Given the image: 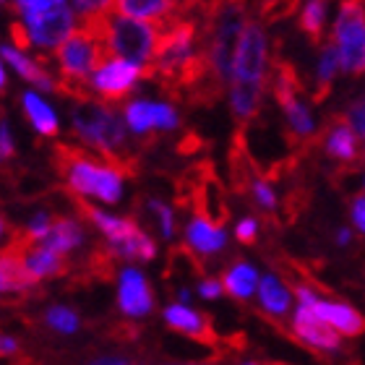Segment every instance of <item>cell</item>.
<instances>
[{"label": "cell", "instance_id": "6da1fadb", "mask_svg": "<svg viewBox=\"0 0 365 365\" xmlns=\"http://www.w3.org/2000/svg\"><path fill=\"white\" fill-rule=\"evenodd\" d=\"M58 168L76 196H91L102 204H118L123 196V173L115 162H99L81 149L58 146Z\"/></svg>", "mask_w": 365, "mask_h": 365}, {"label": "cell", "instance_id": "7a4b0ae2", "mask_svg": "<svg viewBox=\"0 0 365 365\" xmlns=\"http://www.w3.org/2000/svg\"><path fill=\"white\" fill-rule=\"evenodd\" d=\"M73 130L89 149L105 154L107 160L120 165L128 160V136H125V123L113 107L94 105L84 99V105L73 113Z\"/></svg>", "mask_w": 365, "mask_h": 365}, {"label": "cell", "instance_id": "3957f363", "mask_svg": "<svg viewBox=\"0 0 365 365\" xmlns=\"http://www.w3.org/2000/svg\"><path fill=\"white\" fill-rule=\"evenodd\" d=\"M107 58L105 39L89 29H81L71 34L55 55L58 71H61V91L73 94L78 99H89V91L84 89L91 78L94 68Z\"/></svg>", "mask_w": 365, "mask_h": 365}, {"label": "cell", "instance_id": "277c9868", "mask_svg": "<svg viewBox=\"0 0 365 365\" xmlns=\"http://www.w3.org/2000/svg\"><path fill=\"white\" fill-rule=\"evenodd\" d=\"M102 39H105L107 53L149 68L160 45V29L157 24L146 19L110 14L102 21Z\"/></svg>", "mask_w": 365, "mask_h": 365}, {"label": "cell", "instance_id": "5b68a950", "mask_svg": "<svg viewBox=\"0 0 365 365\" xmlns=\"http://www.w3.org/2000/svg\"><path fill=\"white\" fill-rule=\"evenodd\" d=\"M21 24L31 47L58 50L76 31V11L71 0H37L34 6L24 8Z\"/></svg>", "mask_w": 365, "mask_h": 365}, {"label": "cell", "instance_id": "8992f818", "mask_svg": "<svg viewBox=\"0 0 365 365\" xmlns=\"http://www.w3.org/2000/svg\"><path fill=\"white\" fill-rule=\"evenodd\" d=\"M342 73L360 76L365 73V3L363 0H342L336 8L334 26H331Z\"/></svg>", "mask_w": 365, "mask_h": 365}, {"label": "cell", "instance_id": "52a82bcc", "mask_svg": "<svg viewBox=\"0 0 365 365\" xmlns=\"http://www.w3.org/2000/svg\"><path fill=\"white\" fill-rule=\"evenodd\" d=\"M269 71V39L259 21H248L240 31V39L232 55L230 84H256L264 86ZM227 84V86H230Z\"/></svg>", "mask_w": 365, "mask_h": 365}, {"label": "cell", "instance_id": "ba28073f", "mask_svg": "<svg viewBox=\"0 0 365 365\" xmlns=\"http://www.w3.org/2000/svg\"><path fill=\"white\" fill-rule=\"evenodd\" d=\"M141 76H144V66L113 55V58H105L94 68V73L89 78V86L105 102H120L123 97H128L130 91H133V86L138 84Z\"/></svg>", "mask_w": 365, "mask_h": 365}, {"label": "cell", "instance_id": "9c48e42d", "mask_svg": "<svg viewBox=\"0 0 365 365\" xmlns=\"http://www.w3.org/2000/svg\"><path fill=\"white\" fill-rule=\"evenodd\" d=\"M274 94H277V102H279L282 113H284L289 133L295 138L316 136V130H319L316 115H313L311 105L300 97V89H297V84L292 81L289 71H279V76L274 81Z\"/></svg>", "mask_w": 365, "mask_h": 365}, {"label": "cell", "instance_id": "30bf717a", "mask_svg": "<svg viewBox=\"0 0 365 365\" xmlns=\"http://www.w3.org/2000/svg\"><path fill=\"white\" fill-rule=\"evenodd\" d=\"M289 327H292V334H295L297 342L305 344L308 350L321 352V355H336V352L342 350L344 336L329 327L327 321H321L308 305L297 303L292 308Z\"/></svg>", "mask_w": 365, "mask_h": 365}, {"label": "cell", "instance_id": "8fae6325", "mask_svg": "<svg viewBox=\"0 0 365 365\" xmlns=\"http://www.w3.org/2000/svg\"><path fill=\"white\" fill-rule=\"evenodd\" d=\"M300 305H308L321 321H327L329 327L339 331L342 336L347 339H355V336L365 334V316L350 303H342V300H329L319 292V295L313 297L311 303H300Z\"/></svg>", "mask_w": 365, "mask_h": 365}, {"label": "cell", "instance_id": "7c38bea8", "mask_svg": "<svg viewBox=\"0 0 365 365\" xmlns=\"http://www.w3.org/2000/svg\"><path fill=\"white\" fill-rule=\"evenodd\" d=\"M118 305H120L123 316H128V319H144L152 313V287L138 269H123L118 277Z\"/></svg>", "mask_w": 365, "mask_h": 365}, {"label": "cell", "instance_id": "4fadbf2b", "mask_svg": "<svg viewBox=\"0 0 365 365\" xmlns=\"http://www.w3.org/2000/svg\"><path fill=\"white\" fill-rule=\"evenodd\" d=\"M185 243L198 256H214L227 245V232L222 227V222L212 220L209 214L198 212L190 217L188 227H185Z\"/></svg>", "mask_w": 365, "mask_h": 365}, {"label": "cell", "instance_id": "5bb4252c", "mask_svg": "<svg viewBox=\"0 0 365 365\" xmlns=\"http://www.w3.org/2000/svg\"><path fill=\"white\" fill-rule=\"evenodd\" d=\"M256 297H259L261 311L267 313L269 319H287L292 316V308H295V292L292 287L284 284L279 274H264L259 279V289H256Z\"/></svg>", "mask_w": 365, "mask_h": 365}, {"label": "cell", "instance_id": "9a60e30c", "mask_svg": "<svg viewBox=\"0 0 365 365\" xmlns=\"http://www.w3.org/2000/svg\"><path fill=\"white\" fill-rule=\"evenodd\" d=\"M324 152L334 162L352 165V162H358L360 154H363V138L355 133V128H352L347 120H336V123H331L329 130L324 133Z\"/></svg>", "mask_w": 365, "mask_h": 365}, {"label": "cell", "instance_id": "2e32d148", "mask_svg": "<svg viewBox=\"0 0 365 365\" xmlns=\"http://www.w3.org/2000/svg\"><path fill=\"white\" fill-rule=\"evenodd\" d=\"M37 282L24 261V253L14 245H6L0 253V292H26L37 287Z\"/></svg>", "mask_w": 365, "mask_h": 365}, {"label": "cell", "instance_id": "e0dca14e", "mask_svg": "<svg viewBox=\"0 0 365 365\" xmlns=\"http://www.w3.org/2000/svg\"><path fill=\"white\" fill-rule=\"evenodd\" d=\"M19 248V245H14ZM24 253V261H26V267L29 272L37 277V279H45V277H58V274H66L68 264H66V253H58L53 248H45V245L39 243H31V245H24L19 248Z\"/></svg>", "mask_w": 365, "mask_h": 365}, {"label": "cell", "instance_id": "ac0fdd59", "mask_svg": "<svg viewBox=\"0 0 365 365\" xmlns=\"http://www.w3.org/2000/svg\"><path fill=\"white\" fill-rule=\"evenodd\" d=\"M165 321H168L175 331L193 336V339H212L214 336L209 321H206L198 311H193L188 303L168 305V308H165Z\"/></svg>", "mask_w": 365, "mask_h": 365}, {"label": "cell", "instance_id": "d6986e66", "mask_svg": "<svg viewBox=\"0 0 365 365\" xmlns=\"http://www.w3.org/2000/svg\"><path fill=\"white\" fill-rule=\"evenodd\" d=\"M0 58H3L8 66H14V71L24 78V81H29V84L39 86L42 91H53L55 89V81L50 78V73H47L39 63H34L31 58H26V55L21 53V47L3 45V47H0Z\"/></svg>", "mask_w": 365, "mask_h": 365}, {"label": "cell", "instance_id": "ffe728a7", "mask_svg": "<svg viewBox=\"0 0 365 365\" xmlns=\"http://www.w3.org/2000/svg\"><path fill=\"white\" fill-rule=\"evenodd\" d=\"M21 105H24V115L29 118L31 128L37 130L39 136H55L61 130V123H58L55 110L39 97L37 91H24Z\"/></svg>", "mask_w": 365, "mask_h": 365}, {"label": "cell", "instance_id": "44dd1931", "mask_svg": "<svg viewBox=\"0 0 365 365\" xmlns=\"http://www.w3.org/2000/svg\"><path fill=\"white\" fill-rule=\"evenodd\" d=\"M84 243V227L78 225L76 220H68V217H61V220H53L47 235L39 240V245L45 248H53L58 253H68L73 248Z\"/></svg>", "mask_w": 365, "mask_h": 365}, {"label": "cell", "instance_id": "7402d4cb", "mask_svg": "<svg viewBox=\"0 0 365 365\" xmlns=\"http://www.w3.org/2000/svg\"><path fill=\"white\" fill-rule=\"evenodd\" d=\"M84 214L94 222V227L107 237V243H123L125 237H130L138 230V225L133 220H125V217H115V214H107L102 209H94V206L84 204Z\"/></svg>", "mask_w": 365, "mask_h": 365}, {"label": "cell", "instance_id": "603a6c76", "mask_svg": "<svg viewBox=\"0 0 365 365\" xmlns=\"http://www.w3.org/2000/svg\"><path fill=\"white\" fill-rule=\"evenodd\" d=\"M259 279H261V274L253 264H248V261H237V264H232V267L227 269L222 284H225V289H227L232 297H237V300H248V297L256 295Z\"/></svg>", "mask_w": 365, "mask_h": 365}, {"label": "cell", "instance_id": "cb8c5ba5", "mask_svg": "<svg viewBox=\"0 0 365 365\" xmlns=\"http://www.w3.org/2000/svg\"><path fill=\"white\" fill-rule=\"evenodd\" d=\"M264 99V86L256 84H230V107L240 123L253 120L261 110Z\"/></svg>", "mask_w": 365, "mask_h": 365}, {"label": "cell", "instance_id": "d4e9b609", "mask_svg": "<svg viewBox=\"0 0 365 365\" xmlns=\"http://www.w3.org/2000/svg\"><path fill=\"white\" fill-rule=\"evenodd\" d=\"M110 251H113L115 256H123V259H128V261H152L154 256H157V245H154V240L146 235V232L136 230V232L130 237H125L123 243L110 245Z\"/></svg>", "mask_w": 365, "mask_h": 365}, {"label": "cell", "instance_id": "484cf974", "mask_svg": "<svg viewBox=\"0 0 365 365\" xmlns=\"http://www.w3.org/2000/svg\"><path fill=\"white\" fill-rule=\"evenodd\" d=\"M339 73H342V61H339L334 42H329V45L321 47L319 61H316V89L327 91L336 81Z\"/></svg>", "mask_w": 365, "mask_h": 365}, {"label": "cell", "instance_id": "4316f807", "mask_svg": "<svg viewBox=\"0 0 365 365\" xmlns=\"http://www.w3.org/2000/svg\"><path fill=\"white\" fill-rule=\"evenodd\" d=\"M329 21V0H305L300 11V26L308 37L321 39Z\"/></svg>", "mask_w": 365, "mask_h": 365}, {"label": "cell", "instance_id": "83f0119b", "mask_svg": "<svg viewBox=\"0 0 365 365\" xmlns=\"http://www.w3.org/2000/svg\"><path fill=\"white\" fill-rule=\"evenodd\" d=\"M125 125L133 133L144 136L149 130H154V102L149 99H136L125 105Z\"/></svg>", "mask_w": 365, "mask_h": 365}, {"label": "cell", "instance_id": "f1b7e54d", "mask_svg": "<svg viewBox=\"0 0 365 365\" xmlns=\"http://www.w3.org/2000/svg\"><path fill=\"white\" fill-rule=\"evenodd\" d=\"M71 6L81 16V24H97L113 14L115 0H71Z\"/></svg>", "mask_w": 365, "mask_h": 365}, {"label": "cell", "instance_id": "f546056e", "mask_svg": "<svg viewBox=\"0 0 365 365\" xmlns=\"http://www.w3.org/2000/svg\"><path fill=\"white\" fill-rule=\"evenodd\" d=\"M45 321L55 331H61V334H73L78 329V316L71 311V308H66V305H53V308L47 311Z\"/></svg>", "mask_w": 365, "mask_h": 365}, {"label": "cell", "instance_id": "4dcf8cb0", "mask_svg": "<svg viewBox=\"0 0 365 365\" xmlns=\"http://www.w3.org/2000/svg\"><path fill=\"white\" fill-rule=\"evenodd\" d=\"M251 196H253V201L264 209V212H274L277 204H279L274 185L269 180H264V178H253L251 180Z\"/></svg>", "mask_w": 365, "mask_h": 365}, {"label": "cell", "instance_id": "1f68e13d", "mask_svg": "<svg viewBox=\"0 0 365 365\" xmlns=\"http://www.w3.org/2000/svg\"><path fill=\"white\" fill-rule=\"evenodd\" d=\"M146 209H149V212L157 217V222H160L162 237L175 235V214H173V209H170L165 201H160V198H149V201H146Z\"/></svg>", "mask_w": 365, "mask_h": 365}, {"label": "cell", "instance_id": "d6a6232c", "mask_svg": "<svg viewBox=\"0 0 365 365\" xmlns=\"http://www.w3.org/2000/svg\"><path fill=\"white\" fill-rule=\"evenodd\" d=\"M344 120L350 123L352 128H355V133H358V136L365 141V94H363V97H358L350 107H347Z\"/></svg>", "mask_w": 365, "mask_h": 365}, {"label": "cell", "instance_id": "836d02e7", "mask_svg": "<svg viewBox=\"0 0 365 365\" xmlns=\"http://www.w3.org/2000/svg\"><path fill=\"white\" fill-rule=\"evenodd\" d=\"M259 220H253V217H245V220H240L235 225V237L240 240V243L251 245L256 243V237H259Z\"/></svg>", "mask_w": 365, "mask_h": 365}, {"label": "cell", "instance_id": "e575fe53", "mask_svg": "<svg viewBox=\"0 0 365 365\" xmlns=\"http://www.w3.org/2000/svg\"><path fill=\"white\" fill-rule=\"evenodd\" d=\"M350 222H352V230H355L358 235H365V193H360V196L352 198Z\"/></svg>", "mask_w": 365, "mask_h": 365}, {"label": "cell", "instance_id": "d590c367", "mask_svg": "<svg viewBox=\"0 0 365 365\" xmlns=\"http://www.w3.org/2000/svg\"><path fill=\"white\" fill-rule=\"evenodd\" d=\"M14 136H11V128H8L6 120H0V162H8L14 157Z\"/></svg>", "mask_w": 365, "mask_h": 365}, {"label": "cell", "instance_id": "8d00e7d4", "mask_svg": "<svg viewBox=\"0 0 365 365\" xmlns=\"http://www.w3.org/2000/svg\"><path fill=\"white\" fill-rule=\"evenodd\" d=\"M225 292V284L220 279H201L198 282V295L206 297V300H217V297Z\"/></svg>", "mask_w": 365, "mask_h": 365}, {"label": "cell", "instance_id": "74e56055", "mask_svg": "<svg viewBox=\"0 0 365 365\" xmlns=\"http://www.w3.org/2000/svg\"><path fill=\"white\" fill-rule=\"evenodd\" d=\"M352 237H355V230L352 227H339L334 235V243L339 245V248H347V245H352Z\"/></svg>", "mask_w": 365, "mask_h": 365}, {"label": "cell", "instance_id": "f35d334b", "mask_svg": "<svg viewBox=\"0 0 365 365\" xmlns=\"http://www.w3.org/2000/svg\"><path fill=\"white\" fill-rule=\"evenodd\" d=\"M19 352V342L14 336H0V355H14Z\"/></svg>", "mask_w": 365, "mask_h": 365}, {"label": "cell", "instance_id": "ab89813d", "mask_svg": "<svg viewBox=\"0 0 365 365\" xmlns=\"http://www.w3.org/2000/svg\"><path fill=\"white\" fill-rule=\"evenodd\" d=\"M97 363H102V365H123V363H128V360L118 358V355H105V358H97Z\"/></svg>", "mask_w": 365, "mask_h": 365}, {"label": "cell", "instance_id": "60d3db41", "mask_svg": "<svg viewBox=\"0 0 365 365\" xmlns=\"http://www.w3.org/2000/svg\"><path fill=\"white\" fill-rule=\"evenodd\" d=\"M8 235H11V232H8V225H6V220H3V217H0V248H3V245H6Z\"/></svg>", "mask_w": 365, "mask_h": 365}, {"label": "cell", "instance_id": "b9f144b4", "mask_svg": "<svg viewBox=\"0 0 365 365\" xmlns=\"http://www.w3.org/2000/svg\"><path fill=\"white\" fill-rule=\"evenodd\" d=\"M6 81H8V78H6V68H3V63H0V91L6 89Z\"/></svg>", "mask_w": 365, "mask_h": 365}, {"label": "cell", "instance_id": "7bdbcfd3", "mask_svg": "<svg viewBox=\"0 0 365 365\" xmlns=\"http://www.w3.org/2000/svg\"><path fill=\"white\" fill-rule=\"evenodd\" d=\"M34 3H37V0H16V6L21 8V11H24V8H29V6H34Z\"/></svg>", "mask_w": 365, "mask_h": 365}, {"label": "cell", "instance_id": "ee69618b", "mask_svg": "<svg viewBox=\"0 0 365 365\" xmlns=\"http://www.w3.org/2000/svg\"><path fill=\"white\" fill-rule=\"evenodd\" d=\"M363 193H365V175H363Z\"/></svg>", "mask_w": 365, "mask_h": 365}, {"label": "cell", "instance_id": "f6af8a7d", "mask_svg": "<svg viewBox=\"0 0 365 365\" xmlns=\"http://www.w3.org/2000/svg\"><path fill=\"white\" fill-rule=\"evenodd\" d=\"M363 157H365V141H363Z\"/></svg>", "mask_w": 365, "mask_h": 365}, {"label": "cell", "instance_id": "bcb514c9", "mask_svg": "<svg viewBox=\"0 0 365 365\" xmlns=\"http://www.w3.org/2000/svg\"><path fill=\"white\" fill-rule=\"evenodd\" d=\"M178 6H180V0H178Z\"/></svg>", "mask_w": 365, "mask_h": 365}, {"label": "cell", "instance_id": "7dc6e473", "mask_svg": "<svg viewBox=\"0 0 365 365\" xmlns=\"http://www.w3.org/2000/svg\"><path fill=\"white\" fill-rule=\"evenodd\" d=\"M0 3H3V0H0Z\"/></svg>", "mask_w": 365, "mask_h": 365}]
</instances>
